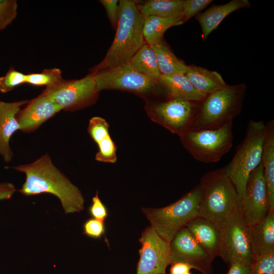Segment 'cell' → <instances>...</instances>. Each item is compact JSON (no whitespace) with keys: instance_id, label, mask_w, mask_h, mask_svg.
Masks as SVG:
<instances>
[{"instance_id":"cell-4","label":"cell","mask_w":274,"mask_h":274,"mask_svg":"<svg viewBox=\"0 0 274 274\" xmlns=\"http://www.w3.org/2000/svg\"><path fill=\"white\" fill-rule=\"evenodd\" d=\"M246 90L245 83L227 85L207 95L190 130L216 129L233 122L241 112Z\"/></svg>"},{"instance_id":"cell-41","label":"cell","mask_w":274,"mask_h":274,"mask_svg":"<svg viewBox=\"0 0 274 274\" xmlns=\"http://www.w3.org/2000/svg\"><path fill=\"white\" fill-rule=\"evenodd\" d=\"M161 274H166V273H161Z\"/></svg>"},{"instance_id":"cell-7","label":"cell","mask_w":274,"mask_h":274,"mask_svg":"<svg viewBox=\"0 0 274 274\" xmlns=\"http://www.w3.org/2000/svg\"><path fill=\"white\" fill-rule=\"evenodd\" d=\"M232 123L216 129L189 130L179 137L195 159L207 163L217 162L232 146Z\"/></svg>"},{"instance_id":"cell-39","label":"cell","mask_w":274,"mask_h":274,"mask_svg":"<svg viewBox=\"0 0 274 274\" xmlns=\"http://www.w3.org/2000/svg\"><path fill=\"white\" fill-rule=\"evenodd\" d=\"M171 264L169 274H186L192 268L190 265L183 262H175Z\"/></svg>"},{"instance_id":"cell-13","label":"cell","mask_w":274,"mask_h":274,"mask_svg":"<svg viewBox=\"0 0 274 274\" xmlns=\"http://www.w3.org/2000/svg\"><path fill=\"white\" fill-rule=\"evenodd\" d=\"M239 210L248 226L262 220L270 210L261 163L249 177Z\"/></svg>"},{"instance_id":"cell-5","label":"cell","mask_w":274,"mask_h":274,"mask_svg":"<svg viewBox=\"0 0 274 274\" xmlns=\"http://www.w3.org/2000/svg\"><path fill=\"white\" fill-rule=\"evenodd\" d=\"M202 194L200 183L177 201L160 208H142L151 226L163 239L169 243L176 234L199 216Z\"/></svg>"},{"instance_id":"cell-2","label":"cell","mask_w":274,"mask_h":274,"mask_svg":"<svg viewBox=\"0 0 274 274\" xmlns=\"http://www.w3.org/2000/svg\"><path fill=\"white\" fill-rule=\"evenodd\" d=\"M146 17L140 11L138 2L119 1V14L114 41L104 59L91 68L96 73L129 62L145 43L143 29Z\"/></svg>"},{"instance_id":"cell-35","label":"cell","mask_w":274,"mask_h":274,"mask_svg":"<svg viewBox=\"0 0 274 274\" xmlns=\"http://www.w3.org/2000/svg\"><path fill=\"white\" fill-rule=\"evenodd\" d=\"M89 212L93 218L102 221H104L107 217V210L99 198L97 192L92 198V203L89 208Z\"/></svg>"},{"instance_id":"cell-10","label":"cell","mask_w":274,"mask_h":274,"mask_svg":"<svg viewBox=\"0 0 274 274\" xmlns=\"http://www.w3.org/2000/svg\"><path fill=\"white\" fill-rule=\"evenodd\" d=\"M42 93L66 111L88 107L98 97L95 73H90L78 80L63 79L53 85L46 87Z\"/></svg>"},{"instance_id":"cell-38","label":"cell","mask_w":274,"mask_h":274,"mask_svg":"<svg viewBox=\"0 0 274 274\" xmlns=\"http://www.w3.org/2000/svg\"><path fill=\"white\" fill-rule=\"evenodd\" d=\"M229 269L227 274H250L251 266L248 265L238 262H233L230 263Z\"/></svg>"},{"instance_id":"cell-32","label":"cell","mask_w":274,"mask_h":274,"mask_svg":"<svg viewBox=\"0 0 274 274\" xmlns=\"http://www.w3.org/2000/svg\"><path fill=\"white\" fill-rule=\"evenodd\" d=\"M17 8L15 0H0V31L6 28L15 19Z\"/></svg>"},{"instance_id":"cell-20","label":"cell","mask_w":274,"mask_h":274,"mask_svg":"<svg viewBox=\"0 0 274 274\" xmlns=\"http://www.w3.org/2000/svg\"><path fill=\"white\" fill-rule=\"evenodd\" d=\"M159 83L166 91L168 98L201 102L207 96L197 91L185 74L161 75Z\"/></svg>"},{"instance_id":"cell-36","label":"cell","mask_w":274,"mask_h":274,"mask_svg":"<svg viewBox=\"0 0 274 274\" xmlns=\"http://www.w3.org/2000/svg\"><path fill=\"white\" fill-rule=\"evenodd\" d=\"M99 2L106 9L107 16L112 27L116 29L118 20L119 1L117 0H101Z\"/></svg>"},{"instance_id":"cell-3","label":"cell","mask_w":274,"mask_h":274,"mask_svg":"<svg viewBox=\"0 0 274 274\" xmlns=\"http://www.w3.org/2000/svg\"><path fill=\"white\" fill-rule=\"evenodd\" d=\"M199 183L202 189L199 216L223 229L239 207L241 200L235 188L223 168L206 173Z\"/></svg>"},{"instance_id":"cell-31","label":"cell","mask_w":274,"mask_h":274,"mask_svg":"<svg viewBox=\"0 0 274 274\" xmlns=\"http://www.w3.org/2000/svg\"><path fill=\"white\" fill-rule=\"evenodd\" d=\"M23 83H26V75L11 67L5 76L0 77V92H8Z\"/></svg>"},{"instance_id":"cell-1","label":"cell","mask_w":274,"mask_h":274,"mask_svg":"<svg viewBox=\"0 0 274 274\" xmlns=\"http://www.w3.org/2000/svg\"><path fill=\"white\" fill-rule=\"evenodd\" d=\"M12 168L25 175V181L18 190L22 194H53L59 199L65 214L84 210L85 199L81 191L53 164L48 154Z\"/></svg>"},{"instance_id":"cell-16","label":"cell","mask_w":274,"mask_h":274,"mask_svg":"<svg viewBox=\"0 0 274 274\" xmlns=\"http://www.w3.org/2000/svg\"><path fill=\"white\" fill-rule=\"evenodd\" d=\"M199 245L214 258L219 256L223 229L211 221L198 216L186 227Z\"/></svg>"},{"instance_id":"cell-22","label":"cell","mask_w":274,"mask_h":274,"mask_svg":"<svg viewBox=\"0 0 274 274\" xmlns=\"http://www.w3.org/2000/svg\"><path fill=\"white\" fill-rule=\"evenodd\" d=\"M185 75L197 91L207 95L227 85L217 72L194 64L188 65Z\"/></svg>"},{"instance_id":"cell-21","label":"cell","mask_w":274,"mask_h":274,"mask_svg":"<svg viewBox=\"0 0 274 274\" xmlns=\"http://www.w3.org/2000/svg\"><path fill=\"white\" fill-rule=\"evenodd\" d=\"M261 163L263 167L268 203L274 210V120L265 124Z\"/></svg>"},{"instance_id":"cell-23","label":"cell","mask_w":274,"mask_h":274,"mask_svg":"<svg viewBox=\"0 0 274 274\" xmlns=\"http://www.w3.org/2000/svg\"><path fill=\"white\" fill-rule=\"evenodd\" d=\"M184 22L182 16L171 18L155 16L146 17L143 29L146 43L150 46L155 45L163 39V35L167 29Z\"/></svg>"},{"instance_id":"cell-15","label":"cell","mask_w":274,"mask_h":274,"mask_svg":"<svg viewBox=\"0 0 274 274\" xmlns=\"http://www.w3.org/2000/svg\"><path fill=\"white\" fill-rule=\"evenodd\" d=\"M61 110L58 105L41 93L29 100L26 107L16 115L19 130L25 133L32 132Z\"/></svg>"},{"instance_id":"cell-34","label":"cell","mask_w":274,"mask_h":274,"mask_svg":"<svg viewBox=\"0 0 274 274\" xmlns=\"http://www.w3.org/2000/svg\"><path fill=\"white\" fill-rule=\"evenodd\" d=\"M83 234L89 237L98 238L104 234L105 227L104 221L94 218L87 220L83 225Z\"/></svg>"},{"instance_id":"cell-24","label":"cell","mask_w":274,"mask_h":274,"mask_svg":"<svg viewBox=\"0 0 274 274\" xmlns=\"http://www.w3.org/2000/svg\"><path fill=\"white\" fill-rule=\"evenodd\" d=\"M151 47L155 53L161 75L185 74L188 65L175 55L163 39Z\"/></svg>"},{"instance_id":"cell-14","label":"cell","mask_w":274,"mask_h":274,"mask_svg":"<svg viewBox=\"0 0 274 274\" xmlns=\"http://www.w3.org/2000/svg\"><path fill=\"white\" fill-rule=\"evenodd\" d=\"M169 245L172 264L183 262L202 274H214V258L199 245L186 227L176 234Z\"/></svg>"},{"instance_id":"cell-37","label":"cell","mask_w":274,"mask_h":274,"mask_svg":"<svg viewBox=\"0 0 274 274\" xmlns=\"http://www.w3.org/2000/svg\"><path fill=\"white\" fill-rule=\"evenodd\" d=\"M16 189L15 186L10 182H0V201L10 199Z\"/></svg>"},{"instance_id":"cell-9","label":"cell","mask_w":274,"mask_h":274,"mask_svg":"<svg viewBox=\"0 0 274 274\" xmlns=\"http://www.w3.org/2000/svg\"><path fill=\"white\" fill-rule=\"evenodd\" d=\"M200 103L173 98L162 101L147 100L145 109L153 121L180 136L191 128Z\"/></svg>"},{"instance_id":"cell-29","label":"cell","mask_w":274,"mask_h":274,"mask_svg":"<svg viewBox=\"0 0 274 274\" xmlns=\"http://www.w3.org/2000/svg\"><path fill=\"white\" fill-rule=\"evenodd\" d=\"M88 132L92 140L97 144L109 134V124L104 118L95 116L89 122Z\"/></svg>"},{"instance_id":"cell-8","label":"cell","mask_w":274,"mask_h":274,"mask_svg":"<svg viewBox=\"0 0 274 274\" xmlns=\"http://www.w3.org/2000/svg\"><path fill=\"white\" fill-rule=\"evenodd\" d=\"M94 73L98 92L102 90H119L147 97L158 93L163 88L159 82L136 71L129 62Z\"/></svg>"},{"instance_id":"cell-30","label":"cell","mask_w":274,"mask_h":274,"mask_svg":"<svg viewBox=\"0 0 274 274\" xmlns=\"http://www.w3.org/2000/svg\"><path fill=\"white\" fill-rule=\"evenodd\" d=\"M250 274H274V252L256 256Z\"/></svg>"},{"instance_id":"cell-33","label":"cell","mask_w":274,"mask_h":274,"mask_svg":"<svg viewBox=\"0 0 274 274\" xmlns=\"http://www.w3.org/2000/svg\"><path fill=\"white\" fill-rule=\"evenodd\" d=\"M212 2V0H184L182 16L184 22H186L192 17L206 8Z\"/></svg>"},{"instance_id":"cell-19","label":"cell","mask_w":274,"mask_h":274,"mask_svg":"<svg viewBox=\"0 0 274 274\" xmlns=\"http://www.w3.org/2000/svg\"><path fill=\"white\" fill-rule=\"evenodd\" d=\"M250 7L251 4L248 0H232L223 5L212 6L203 13L196 15L195 19L200 25L202 39L206 40L230 13Z\"/></svg>"},{"instance_id":"cell-12","label":"cell","mask_w":274,"mask_h":274,"mask_svg":"<svg viewBox=\"0 0 274 274\" xmlns=\"http://www.w3.org/2000/svg\"><path fill=\"white\" fill-rule=\"evenodd\" d=\"M139 241L141 248L136 274L165 273L167 267L172 264L169 243L151 226L142 232Z\"/></svg>"},{"instance_id":"cell-28","label":"cell","mask_w":274,"mask_h":274,"mask_svg":"<svg viewBox=\"0 0 274 274\" xmlns=\"http://www.w3.org/2000/svg\"><path fill=\"white\" fill-rule=\"evenodd\" d=\"M99 150L96 153V160L105 163H115L117 160V146L110 135L97 144Z\"/></svg>"},{"instance_id":"cell-18","label":"cell","mask_w":274,"mask_h":274,"mask_svg":"<svg viewBox=\"0 0 274 274\" xmlns=\"http://www.w3.org/2000/svg\"><path fill=\"white\" fill-rule=\"evenodd\" d=\"M252 251L256 256L274 252V210L262 220L248 226Z\"/></svg>"},{"instance_id":"cell-27","label":"cell","mask_w":274,"mask_h":274,"mask_svg":"<svg viewBox=\"0 0 274 274\" xmlns=\"http://www.w3.org/2000/svg\"><path fill=\"white\" fill-rule=\"evenodd\" d=\"M63 79L61 71L58 68L46 69L40 73L26 75V83L35 86L53 85Z\"/></svg>"},{"instance_id":"cell-26","label":"cell","mask_w":274,"mask_h":274,"mask_svg":"<svg viewBox=\"0 0 274 274\" xmlns=\"http://www.w3.org/2000/svg\"><path fill=\"white\" fill-rule=\"evenodd\" d=\"M138 72L159 82L161 75L155 53L152 48L145 43L129 61Z\"/></svg>"},{"instance_id":"cell-42","label":"cell","mask_w":274,"mask_h":274,"mask_svg":"<svg viewBox=\"0 0 274 274\" xmlns=\"http://www.w3.org/2000/svg\"><path fill=\"white\" fill-rule=\"evenodd\" d=\"M1 101H0V104H1Z\"/></svg>"},{"instance_id":"cell-25","label":"cell","mask_w":274,"mask_h":274,"mask_svg":"<svg viewBox=\"0 0 274 274\" xmlns=\"http://www.w3.org/2000/svg\"><path fill=\"white\" fill-rule=\"evenodd\" d=\"M184 0H148L138 2L141 13L145 17L171 18L182 16Z\"/></svg>"},{"instance_id":"cell-6","label":"cell","mask_w":274,"mask_h":274,"mask_svg":"<svg viewBox=\"0 0 274 274\" xmlns=\"http://www.w3.org/2000/svg\"><path fill=\"white\" fill-rule=\"evenodd\" d=\"M265 132L263 121H249L244 140L237 147L230 162L223 168L241 201L244 197L250 175L261 163Z\"/></svg>"},{"instance_id":"cell-40","label":"cell","mask_w":274,"mask_h":274,"mask_svg":"<svg viewBox=\"0 0 274 274\" xmlns=\"http://www.w3.org/2000/svg\"><path fill=\"white\" fill-rule=\"evenodd\" d=\"M186 274H192V273H191L190 272H188V273H187Z\"/></svg>"},{"instance_id":"cell-11","label":"cell","mask_w":274,"mask_h":274,"mask_svg":"<svg viewBox=\"0 0 274 274\" xmlns=\"http://www.w3.org/2000/svg\"><path fill=\"white\" fill-rule=\"evenodd\" d=\"M228 265L238 262L252 265L254 256L249 236L248 226L244 221L239 209L236 210L223 229L220 255Z\"/></svg>"},{"instance_id":"cell-17","label":"cell","mask_w":274,"mask_h":274,"mask_svg":"<svg viewBox=\"0 0 274 274\" xmlns=\"http://www.w3.org/2000/svg\"><path fill=\"white\" fill-rule=\"evenodd\" d=\"M23 100L12 102L1 101L0 104V155L6 162L11 161L13 153L10 146L12 134L20 129L16 115L20 107L28 102Z\"/></svg>"}]
</instances>
